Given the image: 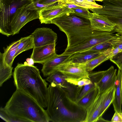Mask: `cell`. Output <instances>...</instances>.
<instances>
[{"label": "cell", "instance_id": "6da1fadb", "mask_svg": "<svg viewBox=\"0 0 122 122\" xmlns=\"http://www.w3.org/2000/svg\"><path fill=\"white\" fill-rule=\"evenodd\" d=\"M46 110L53 122H84L87 110L80 106L62 89L53 83L48 87Z\"/></svg>", "mask_w": 122, "mask_h": 122}, {"label": "cell", "instance_id": "7a4b0ae2", "mask_svg": "<svg viewBox=\"0 0 122 122\" xmlns=\"http://www.w3.org/2000/svg\"><path fill=\"white\" fill-rule=\"evenodd\" d=\"M16 89L31 97L43 108L47 105L48 83L36 66L19 64L13 73Z\"/></svg>", "mask_w": 122, "mask_h": 122}, {"label": "cell", "instance_id": "3957f363", "mask_svg": "<svg viewBox=\"0 0 122 122\" xmlns=\"http://www.w3.org/2000/svg\"><path fill=\"white\" fill-rule=\"evenodd\" d=\"M51 24L57 26L66 35L68 42L66 49L80 44L97 31L92 28L89 18L75 12L56 18Z\"/></svg>", "mask_w": 122, "mask_h": 122}, {"label": "cell", "instance_id": "277c9868", "mask_svg": "<svg viewBox=\"0 0 122 122\" xmlns=\"http://www.w3.org/2000/svg\"><path fill=\"white\" fill-rule=\"evenodd\" d=\"M43 108L31 97L17 89L4 108L9 113L27 122H49L50 118Z\"/></svg>", "mask_w": 122, "mask_h": 122}, {"label": "cell", "instance_id": "5b68a950", "mask_svg": "<svg viewBox=\"0 0 122 122\" xmlns=\"http://www.w3.org/2000/svg\"><path fill=\"white\" fill-rule=\"evenodd\" d=\"M33 0H0V32L8 37L12 35L10 24L17 9Z\"/></svg>", "mask_w": 122, "mask_h": 122}, {"label": "cell", "instance_id": "8992f818", "mask_svg": "<svg viewBox=\"0 0 122 122\" xmlns=\"http://www.w3.org/2000/svg\"><path fill=\"white\" fill-rule=\"evenodd\" d=\"M39 11L33 2L18 8L14 14L10 23L12 35L18 34L21 29L29 22L39 19Z\"/></svg>", "mask_w": 122, "mask_h": 122}, {"label": "cell", "instance_id": "52a82bcc", "mask_svg": "<svg viewBox=\"0 0 122 122\" xmlns=\"http://www.w3.org/2000/svg\"><path fill=\"white\" fill-rule=\"evenodd\" d=\"M113 31H104L97 30L93 35L81 44L74 47L66 49L62 53L71 54L89 49L100 43L110 41L116 36Z\"/></svg>", "mask_w": 122, "mask_h": 122}, {"label": "cell", "instance_id": "ba28073f", "mask_svg": "<svg viewBox=\"0 0 122 122\" xmlns=\"http://www.w3.org/2000/svg\"><path fill=\"white\" fill-rule=\"evenodd\" d=\"M66 77L61 72L56 70L47 76L46 80L53 83L64 90L70 97L76 101L83 87H80L71 84L66 80Z\"/></svg>", "mask_w": 122, "mask_h": 122}, {"label": "cell", "instance_id": "9c48e42d", "mask_svg": "<svg viewBox=\"0 0 122 122\" xmlns=\"http://www.w3.org/2000/svg\"><path fill=\"white\" fill-rule=\"evenodd\" d=\"M74 12L72 9L59 5L57 2L40 10L39 19L41 23L51 24L53 19L66 14Z\"/></svg>", "mask_w": 122, "mask_h": 122}, {"label": "cell", "instance_id": "30bf717a", "mask_svg": "<svg viewBox=\"0 0 122 122\" xmlns=\"http://www.w3.org/2000/svg\"><path fill=\"white\" fill-rule=\"evenodd\" d=\"M56 70L63 73L66 78L76 80L84 78L90 79L89 73L84 64L64 63L59 65Z\"/></svg>", "mask_w": 122, "mask_h": 122}, {"label": "cell", "instance_id": "8fae6325", "mask_svg": "<svg viewBox=\"0 0 122 122\" xmlns=\"http://www.w3.org/2000/svg\"><path fill=\"white\" fill-rule=\"evenodd\" d=\"M31 35L33 38L34 47L56 43L57 38V34L51 29L47 28H37Z\"/></svg>", "mask_w": 122, "mask_h": 122}, {"label": "cell", "instance_id": "7c38bea8", "mask_svg": "<svg viewBox=\"0 0 122 122\" xmlns=\"http://www.w3.org/2000/svg\"><path fill=\"white\" fill-rule=\"evenodd\" d=\"M102 8L89 9L93 13L112 17L122 18V1L103 0Z\"/></svg>", "mask_w": 122, "mask_h": 122}, {"label": "cell", "instance_id": "4fadbf2b", "mask_svg": "<svg viewBox=\"0 0 122 122\" xmlns=\"http://www.w3.org/2000/svg\"><path fill=\"white\" fill-rule=\"evenodd\" d=\"M107 90L103 93L99 92L94 101L87 109L86 116L84 122H97L100 117L101 111Z\"/></svg>", "mask_w": 122, "mask_h": 122}, {"label": "cell", "instance_id": "5bb4252c", "mask_svg": "<svg viewBox=\"0 0 122 122\" xmlns=\"http://www.w3.org/2000/svg\"><path fill=\"white\" fill-rule=\"evenodd\" d=\"M56 43L33 48L30 58L35 63L43 64L56 53Z\"/></svg>", "mask_w": 122, "mask_h": 122}, {"label": "cell", "instance_id": "9a60e30c", "mask_svg": "<svg viewBox=\"0 0 122 122\" xmlns=\"http://www.w3.org/2000/svg\"><path fill=\"white\" fill-rule=\"evenodd\" d=\"M117 69L111 66L105 71L103 75L97 83H95L100 93L104 92L114 86L117 76Z\"/></svg>", "mask_w": 122, "mask_h": 122}, {"label": "cell", "instance_id": "2e32d148", "mask_svg": "<svg viewBox=\"0 0 122 122\" xmlns=\"http://www.w3.org/2000/svg\"><path fill=\"white\" fill-rule=\"evenodd\" d=\"M89 19L92 27L94 30L110 32L114 30V25L104 15L92 13Z\"/></svg>", "mask_w": 122, "mask_h": 122}, {"label": "cell", "instance_id": "e0dca14e", "mask_svg": "<svg viewBox=\"0 0 122 122\" xmlns=\"http://www.w3.org/2000/svg\"><path fill=\"white\" fill-rule=\"evenodd\" d=\"M71 54L62 53L58 55L56 53H55L43 64L41 71L43 76L45 77L47 76L56 71L57 66L63 63Z\"/></svg>", "mask_w": 122, "mask_h": 122}, {"label": "cell", "instance_id": "ac0fdd59", "mask_svg": "<svg viewBox=\"0 0 122 122\" xmlns=\"http://www.w3.org/2000/svg\"><path fill=\"white\" fill-rule=\"evenodd\" d=\"M102 53V52L89 50L77 52L71 54L63 63L84 64Z\"/></svg>", "mask_w": 122, "mask_h": 122}, {"label": "cell", "instance_id": "d6986e66", "mask_svg": "<svg viewBox=\"0 0 122 122\" xmlns=\"http://www.w3.org/2000/svg\"><path fill=\"white\" fill-rule=\"evenodd\" d=\"M121 73L120 70L118 69L115 81V86L116 90L115 98L112 103L115 111L122 112V92L121 88Z\"/></svg>", "mask_w": 122, "mask_h": 122}, {"label": "cell", "instance_id": "ffe728a7", "mask_svg": "<svg viewBox=\"0 0 122 122\" xmlns=\"http://www.w3.org/2000/svg\"><path fill=\"white\" fill-rule=\"evenodd\" d=\"M101 55L84 64L88 71H90L105 61L112 56L110 50L108 49Z\"/></svg>", "mask_w": 122, "mask_h": 122}, {"label": "cell", "instance_id": "44dd1931", "mask_svg": "<svg viewBox=\"0 0 122 122\" xmlns=\"http://www.w3.org/2000/svg\"><path fill=\"white\" fill-rule=\"evenodd\" d=\"M20 40L11 43L6 48L4 49V62L8 65L12 66Z\"/></svg>", "mask_w": 122, "mask_h": 122}, {"label": "cell", "instance_id": "7402d4cb", "mask_svg": "<svg viewBox=\"0 0 122 122\" xmlns=\"http://www.w3.org/2000/svg\"><path fill=\"white\" fill-rule=\"evenodd\" d=\"M0 86L9 79L12 75L13 68L6 63L4 61V54L0 52Z\"/></svg>", "mask_w": 122, "mask_h": 122}, {"label": "cell", "instance_id": "603a6c76", "mask_svg": "<svg viewBox=\"0 0 122 122\" xmlns=\"http://www.w3.org/2000/svg\"><path fill=\"white\" fill-rule=\"evenodd\" d=\"M103 0H61L59 3H68L74 4L81 7L89 9L102 8V6L99 5L95 1L102 2Z\"/></svg>", "mask_w": 122, "mask_h": 122}, {"label": "cell", "instance_id": "cb8c5ba5", "mask_svg": "<svg viewBox=\"0 0 122 122\" xmlns=\"http://www.w3.org/2000/svg\"><path fill=\"white\" fill-rule=\"evenodd\" d=\"M99 93L98 89L96 86L91 92L76 102L80 106L87 110L94 101Z\"/></svg>", "mask_w": 122, "mask_h": 122}, {"label": "cell", "instance_id": "d4e9b609", "mask_svg": "<svg viewBox=\"0 0 122 122\" xmlns=\"http://www.w3.org/2000/svg\"><path fill=\"white\" fill-rule=\"evenodd\" d=\"M18 46L16 57L22 52L33 48L34 44L33 36L31 35L28 36L21 38Z\"/></svg>", "mask_w": 122, "mask_h": 122}, {"label": "cell", "instance_id": "484cf974", "mask_svg": "<svg viewBox=\"0 0 122 122\" xmlns=\"http://www.w3.org/2000/svg\"><path fill=\"white\" fill-rule=\"evenodd\" d=\"M116 87L115 86L108 89L105 97L100 114V117L112 103L115 98Z\"/></svg>", "mask_w": 122, "mask_h": 122}, {"label": "cell", "instance_id": "4316f807", "mask_svg": "<svg viewBox=\"0 0 122 122\" xmlns=\"http://www.w3.org/2000/svg\"><path fill=\"white\" fill-rule=\"evenodd\" d=\"M0 116L2 119L6 122H27L26 120L9 113L4 108L1 107L0 109Z\"/></svg>", "mask_w": 122, "mask_h": 122}, {"label": "cell", "instance_id": "83f0119b", "mask_svg": "<svg viewBox=\"0 0 122 122\" xmlns=\"http://www.w3.org/2000/svg\"><path fill=\"white\" fill-rule=\"evenodd\" d=\"M104 15L114 25V31L116 32L117 34L122 35V18L113 17Z\"/></svg>", "mask_w": 122, "mask_h": 122}, {"label": "cell", "instance_id": "f1b7e54d", "mask_svg": "<svg viewBox=\"0 0 122 122\" xmlns=\"http://www.w3.org/2000/svg\"><path fill=\"white\" fill-rule=\"evenodd\" d=\"M67 81L73 85L77 86L80 87H82L85 86L92 83L93 82L88 78H84L81 79L76 80L66 78Z\"/></svg>", "mask_w": 122, "mask_h": 122}, {"label": "cell", "instance_id": "f546056e", "mask_svg": "<svg viewBox=\"0 0 122 122\" xmlns=\"http://www.w3.org/2000/svg\"><path fill=\"white\" fill-rule=\"evenodd\" d=\"M96 86V84L93 82L83 86L79 93L76 101H79L89 93Z\"/></svg>", "mask_w": 122, "mask_h": 122}, {"label": "cell", "instance_id": "4dcf8cb0", "mask_svg": "<svg viewBox=\"0 0 122 122\" xmlns=\"http://www.w3.org/2000/svg\"><path fill=\"white\" fill-rule=\"evenodd\" d=\"M109 41L99 44L88 50H93L102 52L107 49L113 47Z\"/></svg>", "mask_w": 122, "mask_h": 122}, {"label": "cell", "instance_id": "1f68e13d", "mask_svg": "<svg viewBox=\"0 0 122 122\" xmlns=\"http://www.w3.org/2000/svg\"><path fill=\"white\" fill-rule=\"evenodd\" d=\"M115 34V37L109 41L113 47H117L122 50V35Z\"/></svg>", "mask_w": 122, "mask_h": 122}, {"label": "cell", "instance_id": "d6a6232c", "mask_svg": "<svg viewBox=\"0 0 122 122\" xmlns=\"http://www.w3.org/2000/svg\"><path fill=\"white\" fill-rule=\"evenodd\" d=\"M109 59L117 65L118 69L122 68V51L112 57Z\"/></svg>", "mask_w": 122, "mask_h": 122}, {"label": "cell", "instance_id": "836d02e7", "mask_svg": "<svg viewBox=\"0 0 122 122\" xmlns=\"http://www.w3.org/2000/svg\"><path fill=\"white\" fill-rule=\"evenodd\" d=\"M75 12L89 19L91 18L92 13L90 12L88 9L83 8L72 9Z\"/></svg>", "mask_w": 122, "mask_h": 122}, {"label": "cell", "instance_id": "e575fe53", "mask_svg": "<svg viewBox=\"0 0 122 122\" xmlns=\"http://www.w3.org/2000/svg\"><path fill=\"white\" fill-rule=\"evenodd\" d=\"M111 122H122V112L115 111L111 119Z\"/></svg>", "mask_w": 122, "mask_h": 122}, {"label": "cell", "instance_id": "d590c367", "mask_svg": "<svg viewBox=\"0 0 122 122\" xmlns=\"http://www.w3.org/2000/svg\"><path fill=\"white\" fill-rule=\"evenodd\" d=\"M58 3L59 5H62L64 6L71 9L81 8L72 3Z\"/></svg>", "mask_w": 122, "mask_h": 122}, {"label": "cell", "instance_id": "8d00e7d4", "mask_svg": "<svg viewBox=\"0 0 122 122\" xmlns=\"http://www.w3.org/2000/svg\"><path fill=\"white\" fill-rule=\"evenodd\" d=\"M122 51V50L117 47L114 48L112 47V56H115L118 53Z\"/></svg>", "mask_w": 122, "mask_h": 122}, {"label": "cell", "instance_id": "74e56055", "mask_svg": "<svg viewBox=\"0 0 122 122\" xmlns=\"http://www.w3.org/2000/svg\"><path fill=\"white\" fill-rule=\"evenodd\" d=\"M26 62H25L24 64L29 66L33 65L34 64V62L33 59L31 58H28L26 59Z\"/></svg>", "mask_w": 122, "mask_h": 122}, {"label": "cell", "instance_id": "f35d334b", "mask_svg": "<svg viewBox=\"0 0 122 122\" xmlns=\"http://www.w3.org/2000/svg\"><path fill=\"white\" fill-rule=\"evenodd\" d=\"M109 122L108 121H107V120H106L102 118V117H101L98 120H97V122Z\"/></svg>", "mask_w": 122, "mask_h": 122}, {"label": "cell", "instance_id": "ab89813d", "mask_svg": "<svg viewBox=\"0 0 122 122\" xmlns=\"http://www.w3.org/2000/svg\"><path fill=\"white\" fill-rule=\"evenodd\" d=\"M120 69V70L121 71V75H122V78H121V88H122V68Z\"/></svg>", "mask_w": 122, "mask_h": 122}, {"label": "cell", "instance_id": "60d3db41", "mask_svg": "<svg viewBox=\"0 0 122 122\" xmlns=\"http://www.w3.org/2000/svg\"><path fill=\"white\" fill-rule=\"evenodd\" d=\"M117 0L122 1V0Z\"/></svg>", "mask_w": 122, "mask_h": 122}]
</instances>
